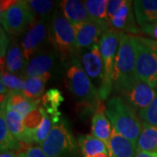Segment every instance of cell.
Instances as JSON below:
<instances>
[{"mask_svg": "<svg viewBox=\"0 0 157 157\" xmlns=\"http://www.w3.org/2000/svg\"><path fill=\"white\" fill-rule=\"evenodd\" d=\"M67 67L66 85L74 99L80 106L97 109L101 105L98 89L85 72L78 57L74 54Z\"/></svg>", "mask_w": 157, "mask_h": 157, "instance_id": "obj_1", "label": "cell"}, {"mask_svg": "<svg viewBox=\"0 0 157 157\" xmlns=\"http://www.w3.org/2000/svg\"><path fill=\"white\" fill-rule=\"evenodd\" d=\"M106 114L113 128L136 147L142 125L135 109L121 96H114L107 101Z\"/></svg>", "mask_w": 157, "mask_h": 157, "instance_id": "obj_2", "label": "cell"}, {"mask_svg": "<svg viewBox=\"0 0 157 157\" xmlns=\"http://www.w3.org/2000/svg\"><path fill=\"white\" fill-rule=\"evenodd\" d=\"M119 41L113 74V89L116 92L138 78L135 71L136 44L135 36L119 32Z\"/></svg>", "mask_w": 157, "mask_h": 157, "instance_id": "obj_3", "label": "cell"}, {"mask_svg": "<svg viewBox=\"0 0 157 157\" xmlns=\"http://www.w3.org/2000/svg\"><path fill=\"white\" fill-rule=\"evenodd\" d=\"M47 157H79L78 140H75L66 118L52 124L46 140L40 145Z\"/></svg>", "mask_w": 157, "mask_h": 157, "instance_id": "obj_4", "label": "cell"}, {"mask_svg": "<svg viewBox=\"0 0 157 157\" xmlns=\"http://www.w3.org/2000/svg\"><path fill=\"white\" fill-rule=\"evenodd\" d=\"M1 23L6 33L17 36L25 32L35 21V14L27 1H1Z\"/></svg>", "mask_w": 157, "mask_h": 157, "instance_id": "obj_5", "label": "cell"}, {"mask_svg": "<svg viewBox=\"0 0 157 157\" xmlns=\"http://www.w3.org/2000/svg\"><path fill=\"white\" fill-rule=\"evenodd\" d=\"M49 39L63 60L70 59L76 53V33L61 11L56 10L52 15Z\"/></svg>", "mask_w": 157, "mask_h": 157, "instance_id": "obj_6", "label": "cell"}, {"mask_svg": "<svg viewBox=\"0 0 157 157\" xmlns=\"http://www.w3.org/2000/svg\"><path fill=\"white\" fill-rule=\"evenodd\" d=\"M119 42V32L109 28L103 33L99 43L104 65V80L98 90L101 101H106L113 88L114 66Z\"/></svg>", "mask_w": 157, "mask_h": 157, "instance_id": "obj_7", "label": "cell"}, {"mask_svg": "<svg viewBox=\"0 0 157 157\" xmlns=\"http://www.w3.org/2000/svg\"><path fill=\"white\" fill-rule=\"evenodd\" d=\"M136 44L137 77L152 88L157 87V56L153 51L140 39L135 37Z\"/></svg>", "mask_w": 157, "mask_h": 157, "instance_id": "obj_8", "label": "cell"}, {"mask_svg": "<svg viewBox=\"0 0 157 157\" xmlns=\"http://www.w3.org/2000/svg\"><path fill=\"white\" fill-rule=\"evenodd\" d=\"M117 93L135 110L139 111L148 107L156 96V90L141 81L139 78L125 86Z\"/></svg>", "mask_w": 157, "mask_h": 157, "instance_id": "obj_9", "label": "cell"}, {"mask_svg": "<svg viewBox=\"0 0 157 157\" xmlns=\"http://www.w3.org/2000/svg\"><path fill=\"white\" fill-rule=\"evenodd\" d=\"M47 39H49V29L45 19L40 18L39 20H35L25 33L21 43L25 61L28 63L36 54L41 52Z\"/></svg>", "mask_w": 157, "mask_h": 157, "instance_id": "obj_10", "label": "cell"}, {"mask_svg": "<svg viewBox=\"0 0 157 157\" xmlns=\"http://www.w3.org/2000/svg\"><path fill=\"white\" fill-rule=\"evenodd\" d=\"M76 33V52L99 45L103 33L110 28L107 23L90 18L84 23L73 25Z\"/></svg>", "mask_w": 157, "mask_h": 157, "instance_id": "obj_11", "label": "cell"}, {"mask_svg": "<svg viewBox=\"0 0 157 157\" xmlns=\"http://www.w3.org/2000/svg\"><path fill=\"white\" fill-rule=\"evenodd\" d=\"M79 52V61L84 68L85 72L91 78L96 87L101 86L104 80V65L101 58L100 45H95L88 49L76 52Z\"/></svg>", "mask_w": 157, "mask_h": 157, "instance_id": "obj_12", "label": "cell"}, {"mask_svg": "<svg viewBox=\"0 0 157 157\" xmlns=\"http://www.w3.org/2000/svg\"><path fill=\"white\" fill-rule=\"evenodd\" d=\"M133 2L128 0H124L123 4L113 14L108 17V23L110 28L117 32L130 33L136 34L139 33V29L136 25V19L134 17V7Z\"/></svg>", "mask_w": 157, "mask_h": 157, "instance_id": "obj_13", "label": "cell"}, {"mask_svg": "<svg viewBox=\"0 0 157 157\" xmlns=\"http://www.w3.org/2000/svg\"><path fill=\"white\" fill-rule=\"evenodd\" d=\"M56 59V54L52 52H39L27 63L23 76L25 78H27L52 74L51 71L55 67Z\"/></svg>", "mask_w": 157, "mask_h": 157, "instance_id": "obj_14", "label": "cell"}, {"mask_svg": "<svg viewBox=\"0 0 157 157\" xmlns=\"http://www.w3.org/2000/svg\"><path fill=\"white\" fill-rule=\"evenodd\" d=\"M111 133V122L107 119L106 109L102 105H100L92 118V135L103 141L109 151Z\"/></svg>", "mask_w": 157, "mask_h": 157, "instance_id": "obj_15", "label": "cell"}, {"mask_svg": "<svg viewBox=\"0 0 157 157\" xmlns=\"http://www.w3.org/2000/svg\"><path fill=\"white\" fill-rule=\"evenodd\" d=\"M39 102V100L34 101L29 99L21 91H10L6 101L1 104L5 106L6 110H15L25 117L34 109L39 107L38 105Z\"/></svg>", "mask_w": 157, "mask_h": 157, "instance_id": "obj_16", "label": "cell"}, {"mask_svg": "<svg viewBox=\"0 0 157 157\" xmlns=\"http://www.w3.org/2000/svg\"><path fill=\"white\" fill-rule=\"evenodd\" d=\"M78 143L82 157H109L106 144L91 135H78Z\"/></svg>", "mask_w": 157, "mask_h": 157, "instance_id": "obj_17", "label": "cell"}, {"mask_svg": "<svg viewBox=\"0 0 157 157\" xmlns=\"http://www.w3.org/2000/svg\"><path fill=\"white\" fill-rule=\"evenodd\" d=\"M133 7L135 19L140 27L157 21V0H135Z\"/></svg>", "mask_w": 157, "mask_h": 157, "instance_id": "obj_18", "label": "cell"}, {"mask_svg": "<svg viewBox=\"0 0 157 157\" xmlns=\"http://www.w3.org/2000/svg\"><path fill=\"white\" fill-rule=\"evenodd\" d=\"M60 7L62 13L73 25L84 23L91 18L82 1L63 0L60 2Z\"/></svg>", "mask_w": 157, "mask_h": 157, "instance_id": "obj_19", "label": "cell"}, {"mask_svg": "<svg viewBox=\"0 0 157 157\" xmlns=\"http://www.w3.org/2000/svg\"><path fill=\"white\" fill-rule=\"evenodd\" d=\"M3 62V61H1ZM27 62L23 55L22 48L17 42H13L7 51L4 64H1V67L5 68L7 72L11 73H23L26 67Z\"/></svg>", "mask_w": 157, "mask_h": 157, "instance_id": "obj_20", "label": "cell"}, {"mask_svg": "<svg viewBox=\"0 0 157 157\" xmlns=\"http://www.w3.org/2000/svg\"><path fill=\"white\" fill-rule=\"evenodd\" d=\"M136 147L112 128L109 157H135Z\"/></svg>", "mask_w": 157, "mask_h": 157, "instance_id": "obj_21", "label": "cell"}, {"mask_svg": "<svg viewBox=\"0 0 157 157\" xmlns=\"http://www.w3.org/2000/svg\"><path fill=\"white\" fill-rule=\"evenodd\" d=\"M63 101L64 97L62 95L61 92L57 88H52L46 91L41 98L43 107L50 115L52 124L58 122L62 117L59 108Z\"/></svg>", "mask_w": 157, "mask_h": 157, "instance_id": "obj_22", "label": "cell"}, {"mask_svg": "<svg viewBox=\"0 0 157 157\" xmlns=\"http://www.w3.org/2000/svg\"><path fill=\"white\" fill-rule=\"evenodd\" d=\"M136 151L157 153V127L143 122L136 144Z\"/></svg>", "mask_w": 157, "mask_h": 157, "instance_id": "obj_23", "label": "cell"}, {"mask_svg": "<svg viewBox=\"0 0 157 157\" xmlns=\"http://www.w3.org/2000/svg\"><path fill=\"white\" fill-rule=\"evenodd\" d=\"M0 148L1 151L14 150L17 155L20 152V143L17 141L8 129L6 120L5 106L1 105V114H0Z\"/></svg>", "mask_w": 157, "mask_h": 157, "instance_id": "obj_24", "label": "cell"}, {"mask_svg": "<svg viewBox=\"0 0 157 157\" xmlns=\"http://www.w3.org/2000/svg\"><path fill=\"white\" fill-rule=\"evenodd\" d=\"M52 74H47L42 77H33L25 79L24 88L21 91L29 99L34 101L39 100L45 94V84L50 79Z\"/></svg>", "mask_w": 157, "mask_h": 157, "instance_id": "obj_25", "label": "cell"}, {"mask_svg": "<svg viewBox=\"0 0 157 157\" xmlns=\"http://www.w3.org/2000/svg\"><path fill=\"white\" fill-rule=\"evenodd\" d=\"M5 112L6 123L10 133L17 141L21 142L25 135V117L15 110H6L5 108Z\"/></svg>", "mask_w": 157, "mask_h": 157, "instance_id": "obj_26", "label": "cell"}, {"mask_svg": "<svg viewBox=\"0 0 157 157\" xmlns=\"http://www.w3.org/2000/svg\"><path fill=\"white\" fill-rule=\"evenodd\" d=\"M84 5L87 13L91 18L101 22L108 23L107 0H86L84 1Z\"/></svg>", "mask_w": 157, "mask_h": 157, "instance_id": "obj_27", "label": "cell"}, {"mask_svg": "<svg viewBox=\"0 0 157 157\" xmlns=\"http://www.w3.org/2000/svg\"><path fill=\"white\" fill-rule=\"evenodd\" d=\"M52 128V119L45 109L43 121L33 135V143L35 142V143L41 145L46 140L48 135H50Z\"/></svg>", "mask_w": 157, "mask_h": 157, "instance_id": "obj_28", "label": "cell"}, {"mask_svg": "<svg viewBox=\"0 0 157 157\" xmlns=\"http://www.w3.org/2000/svg\"><path fill=\"white\" fill-rule=\"evenodd\" d=\"M27 3L34 14H37L41 18L45 19L52 11L55 6V2L51 0H29Z\"/></svg>", "mask_w": 157, "mask_h": 157, "instance_id": "obj_29", "label": "cell"}, {"mask_svg": "<svg viewBox=\"0 0 157 157\" xmlns=\"http://www.w3.org/2000/svg\"><path fill=\"white\" fill-rule=\"evenodd\" d=\"M1 82L11 91H22L25 85L24 79L7 72L3 67H1Z\"/></svg>", "mask_w": 157, "mask_h": 157, "instance_id": "obj_30", "label": "cell"}, {"mask_svg": "<svg viewBox=\"0 0 157 157\" xmlns=\"http://www.w3.org/2000/svg\"><path fill=\"white\" fill-rule=\"evenodd\" d=\"M138 115L143 122L157 127V89L155 100L145 109L139 111Z\"/></svg>", "mask_w": 157, "mask_h": 157, "instance_id": "obj_31", "label": "cell"}, {"mask_svg": "<svg viewBox=\"0 0 157 157\" xmlns=\"http://www.w3.org/2000/svg\"><path fill=\"white\" fill-rule=\"evenodd\" d=\"M17 157H47L40 147H30L27 150L17 155Z\"/></svg>", "mask_w": 157, "mask_h": 157, "instance_id": "obj_32", "label": "cell"}, {"mask_svg": "<svg viewBox=\"0 0 157 157\" xmlns=\"http://www.w3.org/2000/svg\"><path fill=\"white\" fill-rule=\"evenodd\" d=\"M140 31H141V33L150 36L152 39H155V40H157V21L153 24H150V25L141 26Z\"/></svg>", "mask_w": 157, "mask_h": 157, "instance_id": "obj_33", "label": "cell"}, {"mask_svg": "<svg viewBox=\"0 0 157 157\" xmlns=\"http://www.w3.org/2000/svg\"><path fill=\"white\" fill-rule=\"evenodd\" d=\"M1 43H0V54H1V60L4 59V57L6 55V53H7V47H8V45H9V39L7 38L6 36V31L3 29V27H1Z\"/></svg>", "mask_w": 157, "mask_h": 157, "instance_id": "obj_34", "label": "cell"}, {"mask_svg": "<svg viewBox=\"0 0 157 157\" xmlns=\"http://www.w3.org/2000/svg\"><path fill=\"white\" fill-rule=\"evenodd\" d=\"M140 39L145 45H147L155 53V55L157 56V40H155V39H147V38H142V37H140Z\"/></svg>", "mask_w": 157, "mask_h": 157, "instance_id": "obj_35", "label": "cell"}, {"mask_svg": "<svg viewBox=\"0 0 157 157\" xmlns=\"http://www.w3.org/2000/svg\"><path fill=\"white\" fill-rule=\"evenodd\" d=\"M0 157H17V155L14 150H6L1 151Z\"/></svg>", "mask_w": 157, "mask_h": 157, "instance_id": "obj_36", "label": "cell"}, {"mask_svg": "<svg viewBox=\"0 0 157 157\" xmlns=\"http://www.w3.org/2000/svg\"><path fill=\"white\" fill-rule=\"evenodd\" d=\"M135 157H157V153H147V152H138Z\"/></svg>", "mask_w": 157, "mask_h": 157, "instance_id": "obj_37", "label": "cell"}]
</instances>
